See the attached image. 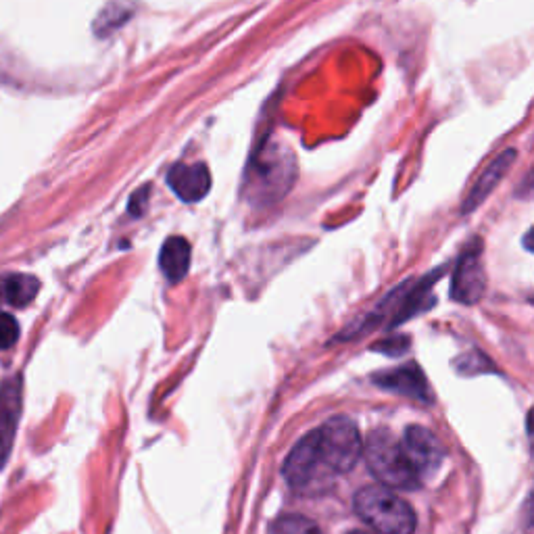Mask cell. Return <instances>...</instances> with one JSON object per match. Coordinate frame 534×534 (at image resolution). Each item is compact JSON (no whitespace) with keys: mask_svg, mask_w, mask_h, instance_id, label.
<instances>
[{"mask_svg":"<svg viewBox=\"0 0 534 534\" xmlns=\"http://www.w3.org/2000/svg\"><path fill=\"white\" fill-rule=\"evenodd\" d=\"M297 180L295 153L282 142H261L247 172V194L253 205L270 207L280 203Z\"/></svg>","mask_w":534,"mask_h":534,"instance_id":"obj_1","label":"cell"},{"mask_svg":"<svg viewBox=\"0 0 534 534\" xmlns=\"http://www.w3.org/2000/svg\"><path fill=\"white\" fill-rule=\"evenodd\" d=\"M363 455H366V464L370 472L378 478L380 484L386 489H399V491H414L420 487V476L416 468L411 466V461L405 453V447L401 441L395 439V434L386 428L374 430L366 447H363Z\"/></svg>","mask_w":534,"mask_h":534,"instance_id":"obj_2","label":"cell"},{"mask_svg":"<svg viewBox=\"0 0 534 534\" xmlns=\"http://www.w3.org/2000/svg\"><path fill=\"white\" fill-rule=\"evenodd\" d=\"M282 474L288 487L299 495H324L338 478L328 464L315 430L303 436L293 451L288 453Z\"/></svg>","mask_w":534,"mask_h":534,"instance_id":"obj_3","label":"cell"},{"mask_svg":"<svg viewBox=\"0 0 534 534\" xmlns=\"http://www.w3.org/2000/svg\"><path fill=\"white\" fill-rule=\"evenodd\" d=\"M357 516L370 524L378 534H414L418 518L414 507L403 501L386 487H366L361 489L355 499Z\"/></svg>","mask_w":534,"mask_h":534,"instance_id":"obj_4","label":"cell"},{"mask_svg":"<svg viewBox=\"0 0 534 534\" xmlns=\"http://www.w3.org/2000/svg\"><path fill=\"white\" fill-rule=\"evenodd\" d=\"M315 434H318V441L328 464L338 476L355 468L363 453V441L353 420L336 416L315 430Z\"/></svg>","mask_w":534,"mask_h":534,"instance_id":"obj_5","label":"cell"},{"mask_svg":"<svg viewBox=\"0 0 534 534\" xmlns=\"http://www.w3.org/2000/svg\"><path fill=\"white\" fill-rule=\"evenodd\" d=\"M403 447L420 480L439 474L447 459L443 443L424 426H409L403 436Z\"/></svg>","mask_w":534,"mask_h":534,"instance_id":"obj_6","label":"cell"},{"mask_svg":"<svg viewBox=\"0 0 534 534\" xmlns=\"http://www.w3.org/2000/svg\"><path fill=\"white\" fill-rule=\"evenodd\" d=\"M487 290V272H484L480 245L470 247L459 257L451 276V299L461 305H476Z\"/></svg>","mask_w":534,"mask_h":534,"instance_id":"obj_7","label":"cell"},{"mask_svg":"<svg viewBox=\"0 0 534 534\" xmlns=\"http://www.w3.org/2000/svg\"><path fill=\"white\" fill-rule=\"evenodd\" d=\"M23 401V384L21 376L7 378L0 384V470L5 468L7 459L11 457L15 432L21 414Z\"/></svg>","mask_w":534,"mask_h":534,"instance_id":"obj_8","label":"cell"},{"mask_svg":"<svg viewBox=\"0 0 534 534\" xmlns=\"http://www.w3.org/2000/svg\"><path fill=\"white\" fill-rule=\"evenodd\" d=\"M167 184L184 203H199L211 190V174L205 163H178L167 174Z\"/></svg>","mask_w":534,"mask_h":534,"instance_id":"obj_9","label":"cell"},{"mask_svg":"<svg viewBox=\"0 0 534 534\" xmlns=\"http://www.w3.org/2000/svg\"><path fill=\"white\" fill-rule=\"evenodd\" d=\"M518 153L514 149H507L501 155H497L484 172L480 174V178L476 180V184L472 186V190L468 192V197L461 203V215H470L474 213L484 201H487L491 194L499 188V184L503 182V178L507 176L509 169L516 163Z\"/></svg>","mask_w":534,"mask_h":534,"instance_id":"obj_10","label":"cell"},{"mask_svg":"<svg viewBox=\"0 0 534 534\" xmlns=\"http://www.w3.org/2000/svg\"><path fill=\"white\" fill-rule=\"evenodd\" d=\"M374 382L384 388V391H391L409 399H416L422 403H430L432 393L428 380L424 372L416 366V363H409V366H401L397 370H388L378 376H374Z\"/></svg>","mask_w":534,"mask_h":534,"instance_id":"obj_11","label":"cell"},{"mask_svg":"<svg viewBox=\"0 0 534 534\" xmlns=\"http://www.w3.org/2000/svg\"><path fill=\"white\" fill-rule=\"evenodd\" d=\"M190 257H192V249L186 238L182 236L167 238L159 253V267H161L163 276L169 282L184 280L190 270Z\"/></svg>","mask_w":534,"mask_h":534,"instance_id":"obj_12","label":"cell"},{"mask_svg":"<svg viewBox=\"0 0 534 534\" xmlns=\"http://www.w3.org/2000/svg\"><path fill=\"white\" fill-rule=\"evenodd\" d=\"M38 288L40 282L34 276H23V274L9 276L3 282V297L13 307H26L34 301Z\"/></svg>","mask_w":534,"mask_h":534,"instance_id":"obj_13","label":"cell"},{"mask_svg":"<svg viewBox=\"0 0 534 534\" xmlns=\"http://www.w3.org/2000/svg\"><path fill=\"white\" fill-rule=\"evenodd\" d=\"M267 534H322V530L305 516H282L270 526Z\"/></svg>","mask_w":534,"mask_h":534,"instance_id":"obj_14","label":"cell"},{"mask_svg":"<svg viewBox=\"0 0 534 534\" xmlns=\"http://www.w3.org/2000/svg\"><path fill=\"white\" fill-rule=\"evenodd\" d=\"M19 338V326L11 313H0V351L11 349Z\"/></svg>","mask_w":534,"mask_h":534,"instance_id":"obj_15","label":"cell"},{"mask_svg":"<svg viewBox=\"0 0 534 534\" xmlns=\"http://www.w3.org/2000/svg\"><path fill=\"white\" fill-rule=\"evenodd\" d=\"M407 345H409L407 338H393V341H384L374 349H378L380 353H386V355H401V353H405Z\"/></svg>","mask_w":534,"mask_h":534,"instance_id":"obj_16","label":"cell"},{"mask_svg":"<svg viewBox=\"0 0 534 534\" xmlns=\"http://www.w3.org/2000/svg\"><path fill=\"white\" fill-rule=\"evenodd\" d=\"M524 534H534V489L524 505Z\"/></svg>","mask_w":534,"mask_h":534,"instance_id":"obj_17","label":"cell"},{"mask_svg":"<svg viewBox=\"0 0 534 534\" xmlns=\"http://www.w3.org/2000/svg\"><path fill=\"white\" fill-rule=\"evenodd\" d=\"M144 201H147V192L142 190L136 199H132V205H130L132 209H130V211H132V213H136V215H140V213H142V209H144Z\"/></svg>","mask_w":534,"mask_h":534,"instance_id":"obj_18","label":"cell"},{"mask_svg":"<svg viewBox=\"0 0 534 534\" xmlns=\"http://www.w3.org/2000/svg\"><path fill=\"white\" fill-rule=\"evenodd\" d=\"M522 245H524V249H526V251L534 253V228H530V230L524 234V238H522Z\"/></svg>","mask_w":534,"mask_h":534,"instance_id":"obj_19","label":"cell"},{"mask_svg":"<svg viewBox=\"0 0 534 534\" xmlns=\"http://www.w3.org/2000/svg\"><path fill=\"white\" fill-rule=\"evenodd\" d=\"M528 432H530V439L534 443V411H532L530 418H528Z\"/></svg>","mask_w":534,"mask_h":534,"instance_id":"obj_20","label":"cell"},{"mask_svg":"<svg viewBox=\"0 0 534 534\" xmlns=\"http://www.w3.org/2000/svg\"><path fill=\"white\" fill-rule=\"evenodd\" d=\"M349 534H368V532H361V530H353V532H349Z\"/></svg>","mask_w":534,"mask_h":534,"instance_id":"obj_21","label":"cell"}]
</instances>
